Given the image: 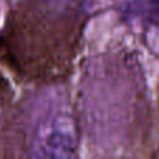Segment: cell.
I'll use <instances>...</instances> for the list:
<instances>
[{
	"label": "cell",
	"instance_id": "obj_1",
	"mask_svg": "<svg viewBox=\"0 0 159 159\" xmlns=\"http://www.w3.org/2000/svg\"><path fill=\"white\" fill-rule=\"evenodd\" d=\"M85 18L45 0H22L0 36L7 64L28 81H60L71 73Z\"/></svg>",
	"mask_w": 159,
	"mask_h": 159
}]
</instances>
